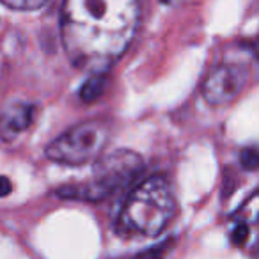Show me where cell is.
Listing matches in <instances>:
<instances>
[{
	"mask_svg": "<svg viewBox=\"0 0 259 259\" xmlns=\"http://www.w3.org/2000/svg\"><path fill=\"white\" fill-rule=\"evenodd\" d=\"M248 68L240 61H224L209 71L202 83V96L213 107L234 101L245 89Z\"/></svg>",
	"mask_w": 259,
	"mask_h": 259,
	"instance_id": "5b68a950",
	"label": "cell"
},
{
	"mask_svg": "<svg viewBox=\"0 0 259 259\" xmlns=\"http://www.w3.org/2000/svg\"><path fill=\"white\" fill-rule=\"evenodd\" d=\"M105 73H93V76H89L85 83L80 89V98L83 101H94L96 98L101 96L105 89Z\"/></svg>",
	"mask_w": 259,
	"mask_h": 259,
	"instance_id": "52a82bcc",
	"label": "cell"
},
{
	"mask_svg": "<svg viewBox=\"0 0 259 259\" xmlns=\"http://www.w3.org/2000/svg\"><path fill=\"white\" fill-rule=\"evenodd\" d=\"M162 4H165V6H170V4H176L178 0H160Z\"/></svg>",
	"mask_w": 259,
	"mask_h": 259,
	"instance_id": "8fae6325",
	"label": "cell"
},
{
	"mask_svg": "<svg viewBox=\"0 0 259 259\" xmlns=\"http://www.w3.org/2000/svg\"><path fill=\"white\" fill-rule=\"evenodd\" d=\"M141 22L139 0H64L61 37L78 69L105 73L130 47Z\"/></svg>",
	"mask_w": 259,
	"mask_h": 259,
	"instance_id": "6da1fadb",
	"label": "cell"
},
{
	"mask_svg": "<svg viewBox=\"0 0 259 259\" xmlns=\"http://www.w3.org/2000/svg\"><path fill=\"white\" fill-rule=\"evenodd\" d=\"M34 119V107L23 101H13L0 110V139L13 142L30 128Z\"/></svg>",
	"mask_w": 259,
	"mask_h": 259,
	"instance_id": "8992f818",
	"label": "cell"
},
{
	"mask_svg": "<svg viewBox=\"0 0 259 259\" xmlns=\"http://www.w3.org/2000/svg\"><path fill=\"white\" fill-rule=\"evenodd\" d=\"M240 160H241V165L248 170H254L257 167V151L255 148H247L241 151L240 155Z\"/></svg>",
	"mask_w": 259,
	"mask_h": 259,
	"instance_id": "9c48e42d",
	"label": "cell"
},
{
	"mask_svg": "<svg viewBox=\"0 0 259 259\" xmlns=\"http://www.w3.org/2000/svg\"><path fill=\"white\" fill-rule=\"evenodd\" d=\"M176 201L169 181L151 176L135 188L117 217V233L126 238H155L174 219Z\"/></svg>",
	"mask_w": 259,
	"mask_h": 259,
	"instance_id": "7a4b0ae2",
	"label": "cell"
},
{
	"mask_svg": "<svg viewBox=\"0 0 259 259\" xmlns=\"http://www.w3.org/2000/svg\"><path fill=\"white\" fill-rule=\"evenodd\" d=\"M6 8L15 9V11H37L48 0H0Z\"/></svg>",
	"mask_w": 259,
	"mask_h": 259,
	"instance_id": "ba28073f",
	"label": "cell"
},
{
	"mask_svg": "<svg viewBox=\"0 0 259 259\" xmlns=\"http://www.w3.org/2000/svg\"><path fill=\"white\" fill-rule=\"evenodd\" d=\"M110 139V128L101 119H91L69 128L47 146L45 156L62 165H83L101 156Z\"/></svg>",
	"mask_w": 259,
	"mask_h": 259,
	"instance_id": "277c9868",
	"label": "cell"
},
{
	"mask_svg": "<svg viewBox=\"0 0 259 259\" xmlns=\"http://www.w3.org/2000/svg\"><path fill=\"white\" fill-rule=\"evenodd\" d=\"M144 163L135 151L119 149L98 158L93 169V178L75 187H62L59 195L66 199H78L85 202H98L114 195L139 176Z\"/></svg>",
	"mask_w": 259,
	"mask_h": 259,
	"instance_id": "3957f363",
	"label": "cell"
},
{
	"mask_svg": "<svg viewBox=\"0 0 259 259\" xmlns=\"http://www.w3.org/2000/svg\"><path fill=\"white\" fill-rule=\"evenodd\" d=\"M13 190V185L11 181L8 180V178L0 176V197H6V195H9Z\"/></svg>",
	"mask_w": 259,
	"mask_h": 259,
	"instance_id": "30bf717a",
	"label": "cell"
}]
</instances>
